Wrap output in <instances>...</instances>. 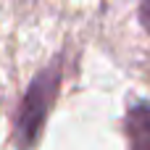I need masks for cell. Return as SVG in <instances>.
<instances>
[{
  "instance_id": "cell-1",
  "label": "cell",
  "mask_w": 150,
  "mask_h": 150,
  "mask_svg": "<svg viewBox=\"0 0 150 150\" xmlns=\"http://www.w3.org/2000/svg\"><path fill=\"white\" fill-rule=\"evenodd\" d=\"M58 87H61V61H53L47 69H42L32 79V84L21 100V108L16 116V142L21 150H32L37 145L45 119L55 103Z\"/></svg>"
},
{
  "instance_id": "cell-2",
  "label": "cell",
  "mask_w": 150,
  "mask_h": 150,
  "mask_svg": "<svg viewBox=\"0 0 150 150\" xmlns=\"http://www.w3.org/2000/svg\"><path fill=\"white\" fill-rule=\"evenodd\" d=\"M127 140L129 150H150V105L137 103L127 113Z\"/></svg>"
},
{
  "instance_id": "cell-3",
  "label": "cell",
  "mask_w": 150,
  "mask_h": 150,
  "mask_svg": "<svg viewBox=\"0 0 150 150\" xmlns=\"http://www.w3.org/2000/svg\"><path fill=\"white\" fill-rule=\"evenodd\" d=\"M140 24L150 37V0H140Z\"/></svg>"
}]
</instances>
